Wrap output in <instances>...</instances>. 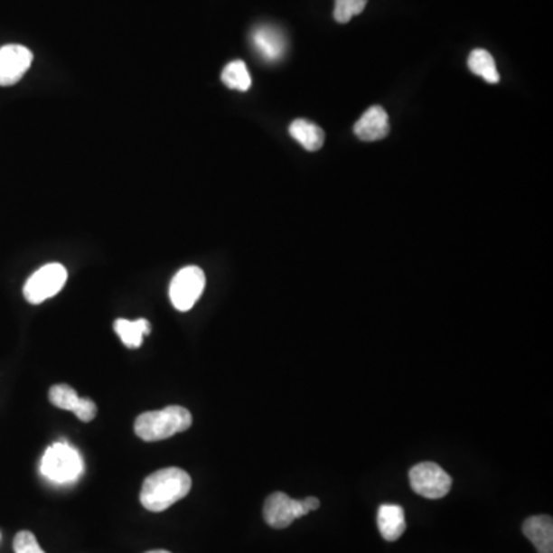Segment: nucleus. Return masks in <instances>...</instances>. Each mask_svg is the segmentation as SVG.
Wrapping results in <instances>:
<instances>
[{
	"mask_svg": "<svg viewBox=\"0 0 553 553\" xmlns=\"http://www.w3.org/2000/svg\"><path fill=\"white\" fill-rule=\"evenodd\" d=\"M33 52L23 45L2 46L0 48V87H11L25 76L33 63Z\"/></svg>",
	"mask_w": 553,
	"mask_h": 553,
	"instance_id": "obj_8",
	"label": "nucleus"
},
{
	"mask_svg": "<svg viewBox=\"0 0 553 553\" xmlns=\"http://www.w3.org/2000/svg\"><path fill=\"white\" fill-rule=\"evenodd\" d=\"M252 43L265 61H276L286 52V39L276 26H258L252 34Z\"/></svg>",
	"mask_w": 553,
	"mask_h": 553,
	"instance_id": "obj_11",
	"label": "nucleus"
},
{
	"mask_svg": "<svg viewBox=\"0 0 553 553\" xmlns=\"http://www.w3.org/2000/svg\"><path fill=\"white\" fill-rule=\"evenodd\" d=\"M380 533L386 541H397L406 530V518L403 507L397 504H383L377 515Z\"/></svg>",
	"mask_w": 553,
	"mask_h": 553,
	"instance_id": "obj_13",
	"label": "nucleus"
},
{
	"mask_svg": "<svg viewBox=\"0 0 553 553\" xmlns=\"http://www.w3.org/2000/svg\"><path fill=\"white\" fill-rule=\"evenodd\" d=\"M366 5H368V0H335L333 19L338 23H348L353 15L361 14Z\"/></svg>",
	"mask_w": 553,
	"mask_h": 553,
	"instance_id": "obj_18",
	"label": "nucleus"
},
{
	"mask_svg": "<svg viewBox=\"0 0 553 553\" xmlns=\"http://www.w3.org/2000/svg\"><path fill=\"white\" fill-rule=\"evenodd\" d=\"M289 134L292 138H295L298 144L302 145L306 151H318L324 144V131L315 123L297 118L291 123Z\"/></svg>",
	"mask_w": 553,
	"mask_h": 553,
	"instance_id": "obj_14",
	"label": "nucleus"
},
{
	"mask_svg": "<svg viewBox=\"0 0 553 553\" xmlns=\"http://www.w3.org/2000/svg\"><path fill=\"white\" fill-rule=\"evenodd\" d=\"M303 500H294L283 492H274L265 501L263 518L274 529H286L297 518L307 515Z\"/></svg>",
	"mask_w": 553,
	"mask_h": 553,
	"instance_id": "obj_7",
	"label": "nucleus"
},
{
	"mask_svg": "<svg viewBox=\"0 0 553 553\" xmlns=\"http://www.w3.org/2000/svg\"><path fill=\"white\" fill-rule=\"evenodd\" d=\"M50 401L59 409L70 410L79 420L89 423L98 414V406L89 398H80L68 384H56L50 389Z\"/></svg>",
	"mask_w": 553,
	"mask_h": 553,
	"instance_id": "obj_9",
	"label": "nucleus"
},
{
	"mask_svg": "<svg viewBox=\"0 0 553 553\" xmlns=\"http://www.w3.org/2000/svg\"><path fill=\"white\" fill-rule=\"evenodd\" d=\"M305 502V507L307 509V512H313V511H317L318 507H320V500L315 497H307L303 500Z\"/></svg>",
	"mask_w": 553,
	"mask_h": 553,
	"instance_id": "obj_20",
	"label": "nucleus"
},
{
	"mask_svg": "<svg viewBox=\"0 0 553 553\" xmlns=\"http://www.w3.org/2000/svg\"><path fill=\"white\" fill-rule=\"evenodd\" d=\"M467 67L476 76L483 77L487 83L495 85L500 82V72H498L495 61L491 52L486 50H473L467 59Z\"/></svg>",
	"mask_w": 553,
	"mask_h": 553,
	"instance_id": "obj_16",
	"label": "nucleus"
},
{
	"mask_svg": "<svg viewBox=\"0 0 553 553\" xmlns=\"http://www.w3.org/2000/svg\"><path fill=\"white\" fill-rule=\"evenodd\" d=\"M221 82L230 89L245 92L251 88V74L243 61H234L228 63L221 71Z\"/></svg>",
	"mask_w": 553,
	"mask_h": 553,
	"instance_id": "obj_17",
	"label": "nucleus"
},
{
	"mask_svg": "<svg viewBox=\"0 0 553 553\" xmlns=\"http://www.w3.org/2000/svg\"><path fill=\"white\" fill-rule=\"evenodd\" d=\"M192 480L179 467H166L154 472L145 480L140 501L151 512H164L190 493Z\"/></svg>",
	"mask_w": 553,
	"mask_h": 553,
	"instance_id": "obj_1",
	"label": "nucleus"
},
{
	"mask_svg": "<svg viewBox=\"0 0 553 553\" xmlns=\"http://www.w3.org/2000/svg\"><path fill=\"white\" fill-rule=\"evenodd\" d=\"M68 272L61 263H50L37 269L26 280L23 297L31 305H41L48 298L54 297L67 283Z\"/></svg>",
	"mask_w": 553,
	"mask_h": 553,
	"instance_id": "obj_4",
	"label": "nucleus"
},
{
	"mask_svg": "<svg viewBox=\"0 0 553 553\" xmlns=\"http://www.w3.org/2000/svg\"><path fill=\"white\" fill-rule=\"evenodd\" d=\"M146 553H171V552H168V550H151V552H146Z\"/></svg>",
	"mask_w": 553,
	"mask_h": 553,
	"instance_id": "obj_21",
	"label": "nucleus"
},
{
	"mask_svg": "<svg viewBox=\"0 0 553 553\" xmlns=\"http://www.w3.org/2000/svg\"><path fill=\"white\" fill-rule=\"evenodd\" d=\"M355 136L363 142H377L389 134V116L381 107H370L353 127Z\"/></svg>",
	"mask_w": 553,
	"mask_h": 553,
	"instance_id": "obj_10",
	"label": "nucleus"
},
{
	"mask_svg": "<svg viewBox=\"0 0 553 553\" xmlns=\"http://www.w3.org/2000/svg\"><path fill=\"white\" fill-rule=\"evenodd\" d=\"M522 533L538 553H553V520L548 515L530 517L522 524Z\"/></svg>",
	"mask_w": 553,
	"mask_h": 553,
	"instance_id": "obj_12",
	"label": "nucleus"
},
{
	"mask_svg": "<svg viewBox=\"0 0 553 553\" xmlns=\"http://www.w3.org/2000/svg\"><path fill=\"white\" fill-rule=\"evenodd\" d=\"M192 425V415L182 406H168L162 410H153L138 415L134 430L144 441H160L188 430Z\"/></svg>",
	"mask_w": 553,
	"mask_h": 553,
	"instance_id": "obj_2",
	"label": "nucleus"
},
{
	"mask_svg": "<svg viewBox=\"0 0 553 553\" xmlns=\"http://www.w3.org/2000/svg\"><path fill=\"white\" fill-rule=\"evenodd\" d=\"M82 471V458L67 443L50 445L42 458V475L59 484L74 482Z\"/></svg>",
	"mask_w": 553,
	"mask_h": 553,
	"instance_id": "obj_3",
	"label": "nucleus"
},
{
	"mask_svg": "<svg viewBox=\"0 0 553 553\" xmlns=\"http://www.w3.org/2000/svg\"><path fill=\"white\" fill-rule=\"evenodd\" d=\"M114 329L122 343L128 349H137L142 346L145 335L151 333V324L145 318H138L136 322H129L125 318H118L114 323Z\"/></svg>",
	"mask_w": 553,
	"mask_h": 553,
	"instance_id": "obj_15",
	"label": "nucleus"
},
{
	"mask_svg": "<svg viewBox=\"0 0 553 553\" xmlns=\"http://www.w3.org/2000/svg\"><path fill=\"white\" fill-rule=\"evenodd\" d=\"M205 285V272L199 267H186L180 269L169 286V298L173 306L180 313L190 311L202 297Z\"/></svg>",
	"mask_w": 553,
	"mask_h": 553,
	"instance_id": "obj_5",
	"label": "nucleus"
},
{
	"mask_svg": "<svg viewBox=\"0 0 553 553\" xmlns=\"http://www.w3.org/2000/svg\"><path fill=\"white\" fill-rule=\"evenodd\" d=\"M13 548L15 553H45L37 543L36 537L28 530H22L15 535Z\"/></svg>",
	"mask_w": 553,
	"mask_h": 553,
	"instance_id": "obj_19",
	"label": "nucleus"
},
{
	"mask_svg": "<svg viewBox=\"0 0 553 553\" xmlns=\"http://www.w3.org/2000/svg\"><path fill=\"white\" fill-rule=\"evenodd\" d=\"M409 483L415 493L429 500L445 497L452 487L451 475L443 471V467L430 461L418 463L410 469Z\"/></svg>",
	"mask_w": 553,
	"mask_h": 553,
	"instance_id": "obj_6",
	"label": "nucleus"
}]
</instances>
